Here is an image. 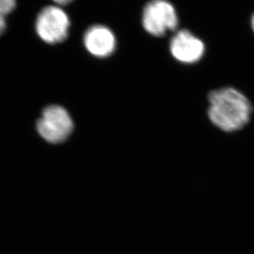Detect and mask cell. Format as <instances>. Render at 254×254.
I'll return each mask as SVG.
<instances>
[{
  "label": "cell",
  "mask_w": 254,
  "mask_h": 254,
  "mask_svg": "<svg viewBox=\"0 0 254 254\" xmlns=\"http://www.w3.org/2000/svg\"><path fill=\"white\" fill-rule=\"evenodd\" d=\"M251 113L250 101L236 89L224 87L209 95V119L220 129L226 132L241 129L250 121Z\"/></svg>",
  "instance_id": "obj_1"
},
{
  "label": "cell",
  "mask_w": 254,
  "mask_h": 254,
  "mask_svg": "<svg viewBox=\"0 0 254 254\" xmlns=\"http://www.w3.org/2000/svg\"><path fill=\"white\" fill-rule=\"evenodd\" d=\"M36 128L41 137L50 143L64 141L73 129V122L64 107L52 105L44 110L38 120Z\"/></svg>",
  "instance_id": "obj_2"
},
{
  "label": "cell",
  "mask_w": 254,
  "mask_h": 254,
  "mask_svg": "<svg viewBox=\"0 0 254 254\" xmlns=\"http://www.w3.org/2000/svg\"><path fill=\"white\" fill-rule=\"evenodd\" d=\"M141 22L151 36H163L177 28L179 18L175 7L167 0H151L144 7Z\"/></svg>",
  "instance_id": "obj_3"
},
{
  "label": "cell",
  "mask_w": 254,
  "mask_h": 254,
  "mask_svg": "<svg viewBox=\"0 0 254 254\" xmlns=\"http://www.w3.org/2000/svg\"><path fill=\"white\" fill-rule=\"evenodd\" d=\"M69 27V17L60 6L44 7L36 17V33L47 44L55 45L64 41Z\"/></svg>",
  "instance_id": "obj_4"
},
{
  "label": "cell",
  "mask_w": 254,
  "mask_h": 254,
  "mask_svg": "<svg viewBox=\"0 0 254 254\" xmlns=\"http://www.w3.org/2000/svg\"><path fill=\"white\" fill-rule=\"evenodd\" d=\"M170 53L183 64H195L205 53V45L191 31L180 30L173 36L170 44Z\"/></svg>",
  "instance_id": "obj_5"
},
{
  "label": "cell",
  "mask_w": 254,
  "mask_h": 254,
  "mask_svg": "<svg viewBox=\"0 0 254 254\" xmlns=\"http://www.w3.org/2000/svg\"><path fill=\"white\" fill-rule=\"evenodd\" d=\"M86 51L96 58H107L115 52L116 38L113 31L103 25H95L86 30L83 37Z\"/></svg>",
  "instance_id": "obj_6"
},
{
  "label": "cell",
  "mask_w": 254,
  "mask_h": 254,
  "mask_svg": "<svg viewBox=\"0 0 254 254\" xmlns=\"http://www.w3.org/2000/svg\"><path fill=\"white\" fill-rule=\"evenodd\" d=\"M16 0H0V36L6 29V17L16 7Z\"/></svg>",
  "instance_id": "obj_7"
},
{
  "label": "cell",
  "mask_w": 254,
  "mask_h": 254,
  "mask_svg": "<svg viewBox=\"0 0 254 254\" xmlns=\"http://www.w3.org/2000/svg\"><path fill=\"white\" fill-rule=\"evenodd\" d=\"M54 2L57 3L58 6H60V5H67L70 2H72V0H53Z\"/></svg>",
  "instance_id": "obj_8"
},
{
  "label": "cell",
  "mask_w": 254,
  "mask_h": 254,
  "mask_svg": "<svg viewBox=\"0 0 254 254\" xmlns=\"http://www.w3.org/2000/svg\"><path fill=\"white\" fill-rule=\"evenodd\" d=\"M251 25H252V28L254 31V14L253 15L252 19H251Z\"/></svg>",
  "instance_id": "obj_9"
}]
</instances>
